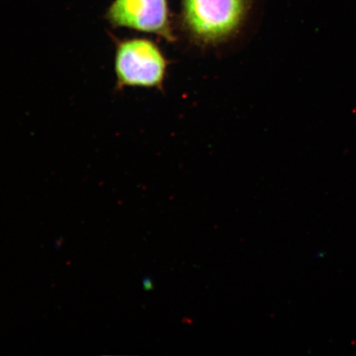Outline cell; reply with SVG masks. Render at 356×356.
I'll return each instance as SVG.
<instances>
[{"label": "cell", "mask_w": 356, "mask_h": 356, "mask_svg": "<svg viewBox=\"0 0 356 356\" xmlns=\"http://www.w3.org/2000/svg\"><path fill=\"white\" fill-rule=\"evenodd\" d=\"M169 62L157 44L147 38L115 41V88H156L162 90Z\"/></svg>", "instance_id": "6da1fadb"}, {"label": "cell", "mask_w": 356, "mask_h": 356, "mask_svg": "<svg viewBox=\"0 0 356 356\" xmlns=\"http://www.w3.org/2000/svg\"><path fill=\"white\" fill-rule=\"evenodd\" d=\"M248 10V0H182V22L194 41L216 44L237 33Z\"/></svg>", "instance_id": "7a4b0ae2"}, {"label": "cell", "mask_w": 356, "mask_h": 356, "mask_svg": "<svg viewBox=\"0 0 356 356\" xmlns=\"http://www.w3.org/2000/svg\"><path fill=\"white\" fill-rule=\"evenodd\" d=\"M113 28L152 33L169 42L175 41L167 0H115L106 13Z\"/></svg>", "instance_id": "3957f363"}, {"label": "cell", "mask_w": 356, "mask_h": 356, "mask_svg": "<svg viewBox=\"0 0 356 356\" xmlns=\"http://www.w3.org/2000/svg\"><path fill=\"white\" fill-rule=\"evenodd\" d=\"M142 284H143L144 289L147 291H152V289H154L153 279H151L149 277H144L143 282H142Z\"/></svg>", "instance_id": "277c9868"}]
</instances>
